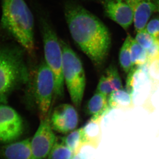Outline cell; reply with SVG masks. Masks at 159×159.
Here are the masks:
<instances>
[{"label": "cell", "mask_w": 159, "mask_h": 159, "mask_svg": "<svg viewBox=\"0 0 159 159\" xmlns=\"http://www.w3.org/2000/svg\"><path fill=\"white\" fill-rule=\"evenodd\" d=\"M64 14L74 42L94 66H101L110 47L108 29L97 16L75 2L66 3Z\"/></svg>", "instance_id": "cell-1"}, {"label": "cell", "mask_w": 159, "mask_h": 159, "mask_svg": "<svg viewBox=\"0 0 159 159\" xmlns=\"http://www.w3.org/2000/svg\"><path fill=\"white\" fill-rule=\"evenodd\" d=\"M1 23L29 55H34V17L25 0H2Z\"/></svg>", "instance_id": "cell-2"}, {"label": "cell", "mask_w": 159, "mask_h": 159, "mask_svg": "<svg viewBox=\"0 0 159 159\" xmlns=\"http://www.w3.org/2000/svg\"><path fill=\"white\" fill-rule=\"evenodd\" d=\"M29 79L22 51L11 46L0 47V102L6 103L11 93Z\"/></svg>", "instance_id": "cell-3"}, {"label": "cell", "mask_w": 159, "mask_h": 159, "mask_svg": "<svg viewBox=\"0 0 159 159\" xmlns=\"http://www.w3.org/2000/svg\"><path fill=\"white\" fill-rule=\"evenodd\" d=\"M39 22L42 35L45 61L54 74L55 90L54 100L64 96L65 83L63 77V56L60 39L47 19L40 16Z\"/></svg>", "instance_id": "cell-4"}, {"label": "cell", "mask_w": 159, "mask_h": 159, "mask_svg": "<svg viewBox=\"0 0 159 159\" xmlns=\"http://www.w3.org/2000/svg\"><path fill=\"white\" fill-rule=\"evenodd\" d=\"M63 56L62 73L71 101L76 108L82 103L86 86L85 71L81 60L66 42L61 39Z\"/></svg>", "instance_id": "cell-5"}, {"label": "cell", "mask_w": 159, "mask_h": 159, "mask_svg": "<svg viewBox=\"0 0 159 159\" xmlns=\"http://www.w3.org/2000/svg\"><path fill=\"white\" fill-rule=\"evenodd\" d=\"M54 90V74L45 61H43L35 70L32 83V93L40 119L46 118L51 110Z\"/></svg>", "instance_id": "cell-6"}, {"label": "cell", "mask_w": 159, "mask_h": 159, "mask_svg": "<svg viewBox=\"0 0 159 159\" xmlns=\"http://www.w3.org/2000/svg\"><path fill=\"white\" fill-rule=\"evenodd\" d=\"M126 89L131 95L133 104H142L148 97L151 79L148 74V62L133 67L129 72Z\"/></svg>", "instance_id": "cell-7"}, {"label": "cell", "mask_w": 159, "mask_h": 159, "mask_svg": "<svg viewBox=\"0 0 159 159\" xmlns=\"http://www.w3.org/2000/svg\"><path fill=\"white\" fill-rule=\"evenodd\" d=\"M24 124L17 111L9 106L0 105V142L9 144L22 134Z\"/></svg>", "instance_id": "cell-8"}, {"label": "cell", "mask_w": 159, "mask_h": 159, "mask_svg": "<svg viewBox=\"0 0 159 159\" xmlns=\"http://www.w3.org/2000/svg\"><path fill=\"white\" fill-rule=\"evenodd\" d=\"M51 111L46 118L40 119L39 126L31 140V148L34 159H46L48 157L56 142V137L50 122Z\"/></svg>", "instance_id": "cell-9"}, {"label": "cell", "mask_w": 159, "mask_h": 159, "mask_svg": "<svg viewBox=\"0 0 159 159\" xmlns=\"http://www.w3.org/2000/svg\"><path fill=\"white\" fill-rule=\"evenodd\" d=\"M79 122V116L75 107L68 103L60 104L50 115L52 129L62 134L75 130Z\"/></svg>", "instance_id": "cell-10"}, {"label": "cell", "mask_w": 159, "mask_h": 159, "mask_svg": "<svg viewBox=\"0 0 159 159\" xmlns=\"http://www.w3.org/2000/svg\"><path fill=\"white\" fill-rule=\"evenodd\" d=\"M104 13L107 17L127 29L134 22V15L126 0H101Z\"/></svg>", "instance_id": "cell-11"}, {"label": "cell", "mask_w": 159, "mask_h": 159, "mask_svg": "<svg viewBox=\"0 0 159 159\" xmlns=\"http://www.w3.org/2000/svg\"><path fill=\"white\" fill-rule=\"evenodd\" d=\"M134 15V23L136 31L145 29L148 20L157 7L153 0H126Z\"/></svg>", "instance_id": "cell-12"}, {"label": "cell", "mask_w": 159, "mask_h": 159, "mask_svg": "<svg viewBox=\"0 0 159 159\" xmlns=\"http://www.w3.org/2000/svg\"><path fill=\"white\" fill-rule=\"evenodd\" d=\"M0 156L5 159H34L31 139L0 145Z\"/></svg>", "instance_id": "cell-13"}, {"label": "cell", "mask_w": 159, "mask_h": 159, "mask_svg": "<svg viewBox=\"0 0 159 159\" xmlns=\"http://www.w3.org/2000/svg\"><path fill=\"white\" fill-rule=\"evenodd\" d=\"M110 110L107 97L98 92H96L88 103L87 110L91 117V122H99Z\"/></svg>", "instance_id": "cell-14"}, {"label": "cell", "mask_w": 159, "mask_h": 159, "mask_svg": "<svg viewBox=\"0 0 159 159\" xmlns=\"http://www.w3.org/2000/svg\"><path fill=\"white\" fill-rule=\"evenodd\" d=\"M87 126L73 130L62 139L63 143L74 152L75 155L84 145L90 142L87 133Z\"/></svg>", "instance_id": "cell-15"}, {"label": "cell", "mask_w": 159, "mask_h": 159, "mask_svg": "<svg viewBox=\"0 0 159 159\" xmlns=\"http://www.w3.org/2000/svg\"><path fill=\"white\" fill-rule=\"evenodd\" d=\"M108 102L111 109L130 108L134 104L131 95L127 91L121 89L114 91L108 96Z\"/></svg>", "instance_id": "cell-16"}, {"label": "cell", "mask_w": 159, "mask_h": 159, "mask_svg": "<svg viewBox=\"0 0 159 159\" xmlns=\"http://www.w3.org/2000/svg\"><path fill=\"white\" fill-rule=\"evenodd\" d=\"M130 52L133 66L143 65L148 61L147 51L143 48L133 38L131 40Z\"/></svg>", "instance_id": "cell-17"}, {"label": "cell", "mask_w": 159, "mask_h": 159, "mask_svg": "<svg viewBox=\"0 0 159 159\" xmlns=\"http://www.w3.org/2000/svg\"><path fill=\"white\" fill-rule=\"evenodd\" d=\"M132 37L128 35L126 37L119 53V62L125 73H129L133 67L131 59L130 45Z\"/></svg>", "instance_id": "cell-18"}, {"label": "cell", "mask_w": 159, "mask_h": 159, "mask_svg": "<svg viewBox=\"0 0 159 159\" xmlns=\"http://www.w3.org/2000/svg\"><path fill=\"white\" fill-rule=\"evenodd\" d=\"M74 156V152L62 142H56L50 152L48 159H71Z\"/></svg>", "instance_id": "cell-19"}, {"label": "cell", "mask_w": 159, "mask_h": 159, "mask_svg": "<svg viewBox=\"0 0 159 159\" xmlns=\"http://www.w3.org/2000/svg\"><path fill=\"white\" fill-rule=\"evenodd\" d=\"M135 39L143 48L148 50L153 44L155 38L144 29L137 32Z\"/></svg>", "instance_id": "cell-20"}, {"label": "cell", "mask_w": 159, "mask_h": 159, "mask_svg": "<svg viewBox=\"0 0 159 159\" xmlns=\"http://www.w3.org/2000/svg\"><path fill=\"white\" fill-rule=\"evenodd\" d=\"M105 74L111 83L114 91L122 88V84L117 69L114 66H110L106 71Z\"/></svg>", "instance_id": "cell-21"}, {"label": "cell", "mask_w": 159, "mask_h": 159, "mask_svg": "<svg viewBox=\"0 0 159 159\" xmlns=\"http://www.w3.org/2000/svg\"><path fill=\"white\" fill-rule=\"evenodd\" d=\"M114 91L111 83L108 77L105 74L102 75L99 79L96 92L107 97Z\"/></svg>", "instance_id": "cell-22"}, {"label": "cell", "mask_w": 159, "mask_h": 159, "mask_svg": "<svg viewBox=\"0 0 159 159\" xmlns=\"http://www.w3.org/2000/svg\"><path fill=\"white\" fill-rule=\"evenodd\" d=\"M148 74L151 80L159 82V57L148 61Z\"/></svg>", "instance_id": "cell-23"}, {"label": "cell", "mask_w": 159, "mask_h": 159, "mask_svg": "<svg viewBox=\"0 0 159 159\" xmlns=\"http://www.w3.org/2000/svg\"><path fill=\"white\" fill-rule=\"evenodd\" d=\"M145 29L155 39H159V19L151 20L147 23Z\"/></svg>", "instance_id": "cell-24"}, {"label": "cell", "mask_w": 159, "mask_h": 159, "mask_svg": "<svg viewBox=\"0 0 159 159\" xmlns=\"http://www.w3.org/2000/svg\"><path fill=\"white\" fill-rule=\"evenodd\" d=\"M146 51L148 55V61L159 57V39H155L153 44Z\"/></svg>", "instance_id": "cell-25"}, {"label": "cell", "mask_w": 159, "mask_h": 159, "mask_svg": "<svg viewBox=\"0 0 159 159\" xmlns=\"http://www.w3.org/2000/svg\"><path fill=\"white\" fill-rule=\"evenodd\" d=\"M71 159H85L83 157L79 155H76L74 156L73 158H72Z\"/></svg>", "instance_id": "cell-26"}, {"label": "cell", "mask_w": 159, "mask_h": 159, "mask_svg": "<svg viewBox=\"0 0 159 159\" xmlns=\"http://www.w3.org/2000/svg\"><path fill=\"white\" fill-rule=\"evenodd\" d=\"M154 2L155 3L157 7V11L159 13V0H153Z\"/></svg>", "instance_id": "cell-27"}]
</instances>
